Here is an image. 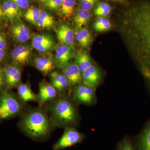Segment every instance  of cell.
<instances>
[{"instance_id": "4316f807", "label": "cell", "mask_w": 150, "mask_h": 150, "mask_svg": "<svg viewBox=\"0 0 150 150\" xmlns=\"http://www.w3.org/2000/svg\"><path fill=\"white\" fill-rule=\"evenodd\" d=\"M111 11V7L107 3L102 2L98 4L94 9V13L98 17L108 16Z\"/></svg>"}, {"instance_id": "f35d334b", "label": "cell", "mask_w": 150, "mask_h": 150, "mask_svg": "<svg viewBox=\"0 0 150 150\" xmlns=\"http://www.w3.org/2000/svg\"><path fill=\"white\" fill-rule=\"evenodd\" d=\"M1 29V25H0V29Z\"/></svg>"}, {"instance_id": "ab89813d", "label": "cell", "mask_w": 150, "mask_h": 150, "mask_svg": "<svg viewBox=\"0 0 150 150\" xmlns=\"http://www.w3.org/2000/svg\"><path fill=\"white\" fill-rule=\"evenodd\" d=\"M62 1H65V0H62Z\"/></svg>"}, {"instance_id": "4fadbf2b", "label": "cell", "mask_w": 150, "mask_h": 150, "mask_svg": "<svg viewBox=\"0 0 150 150\" xmlns=\"http://www.w3.org/2000/svg\"><path fill=\"white\" fill-rule=\"evenodd\" d=\"M83 82L86 85L96 87L102 80V73L96 65L93 64L82 73Z\"/></svg>"}, {"instance_id": "d6a6232c", "label": "cell", "mask_w": 150, "mask_h": 150, "mask_svg": "<svg viewBox=\"0 0 150 150\" xmlns=\"http://www.w3.org/2000/svg\"><path fill=\"white\" fill-rule=\"evenodd\" d=\"M7 44L5 35L3 32H0V49L4 50Z\"/></svg>"}, {"instance_id": "8992f818", "label": "cell", "mask_w": 150, "mask_h": 150, "mask_svg": "<svg viewBox=\"0 0 150 150\" xmlns=\"http://www.w3.org/2000/svg\"><path fill=\"white\" fill-rule=\"evenodd\" d=\"M95 87L83 83L76 86L73 92V99L76 103L91 105L96 101Z\"/></svg>"}, {"instance_id": "cb8c5ba5", "label": "cell", "mask_w": 150, "mask_h": 150, "mask_svg": "<svg viewBox=\"0 0 150 150\" xmlns=\"http://www.w3.org/2000/svg\"><path fill=\"white\" fill-rule=\"evenodd\" d=\"M139 146V150H150V123L140 137Z\"/></svg>"}, {"instance_id": "6da1fadb", "label": "cell", "mask_w": 150, "mask_h": 150, "mask_svg": "<svg viewBox=\"0 0 150 150\" xmlns=\"http://www.w3.org/2000/svg\"><path fill=\"white\" fill-rule=\"evenodd\" d=\"M119 32L150 84V1H140L128 11Z\"/></svg>"}, {"instance_id": "9a60e30c", "label": "cell", "mask_w": 150, "mask_h": 150, "mask_svg": "<svg viewBox=\"0 0 150 150\" xmlns=\"http://www.w3.org/2000/svg\"><path fill=\"white\" fill-rule=\"evenodd\" d=\"M11 33L14 40L17 42L25 43L30 37L29 29L24 23L21 21H16L11 27Z\"/></svg>"}, {"instance_id": "d6986e66", "label": "cell", "mask_w": 150, "mask_h": 150, "mask_svg": "<svg viewBox=\"0 0 150 150\" xmlns=\"http://www.w3.org/2000/svg\"><path fill=\"white\" fill-rule=\"evenodd\" d=\"M17 91L20 98L24 102L38 101V95L32 91L29 84H20Z\"/></svg>"}, {"instance_id": "e575fe53", "label": "cell", "mask_w": 150, "mask_h": 150, "mask_svg": "<svg viewBox=\"0 0 150 150\" xmlns=\"http://www.w3.org/2000/svg\"><path fill=\"white\" fill-rule=\"evenodd\" d=\"M5 17L4 11H3L2 4H1V2H0V21L3 20Z\"/></svg>"}, {"instance_id": "83f0119b", "label": "cell", "mask_w": 150, "mask_h": 150, "mask_svg": "<svg viewBox=\"0 0 150 150\" xmlns=\"http://www.w3.org/2000/svg\"><path fill=\"white\" fill-rule=\"evenodd\" d=\"M5 16L10 21H14L17 19L10 4V0H5L2 4Z\"/></svg>"}, {"instance_id": "277c9868", "label": "cell", "mask_w": 150, "mask_h": 150, "mask_svg": "<svg viewBox=\"0 0 150 150\" xmlns=\"http://www.w3.org/2000/svg\"><path fill=\"white\" fill-rule=\"evenodd\" d=\"M22 105L18 98L9 91L0 94V120L13 118L21 112Z\"/></svg>"}, {"instance_id": "603a6c76", "label": "cell", "mask_w": 150, "mask_h": 150, "mask_svg": "<svg viewBox=\"0 0 150 150\" xmlns=\"http://www.w3.org/2000/svg\"><path fill=\"white\" fill-rule=\"evenodd\" d=\"M76 5V0H65L63 2L59 9L60 14L65 18H70L74 12Z\"/></svg>"}, {"instance_id": "7c38bea8", "label": "cell", "mask_w": 150, "mask_h": 150, "mask_svg": "<svg viewBox=\"0 0 150 150\" xmlns=\"http://www.w3.org/2000/svg\"><path fill=\"white\" fill-rule=\"evenodd\" d=\"M58 91L51 84L43 81L39 84L38 102L39 106H41L47 101L56 99Z\"/></svg>"}, {"instance_id": "44dd1931", "label": "cell", "mask_w": 150, "mask_h": 150, "mask_svg": "<svg viewBox=\"0 0 150 150\" xmlns=\"http://www.w3.org/2000/svg\"><path fill=\"white\" fill-rule=\"evenodd\" d=\"M55 22L52 15L46 11H41V14L36 26L41 29H51L54 28Z\"/></svg>"}, {"instance_id": "60d3db41", "label": "cell", "mask_w": 150, "mask_h": 150, "mask_svg": "<svg viewBox=\"0 0 150 150\" xmlns=\"http://www.w3.org/2000/svg\"><path fill=\"white\" fill-rule=\"evenodd\" d=\"M30 1H32V0H30Z\"/></svg>"}, {"instance_id": "d590c367", "label": "cell", "mask_w": 150, "mask_h": 150, "mask_svg": "<svg viewBox=\"0 0 150 150\" xmlns=\"http://www.w3.org/2000/svg\"><path fill=\"white\" fill-rule=\"evenodd\" d=\"M5 56V51L4 50L0 49V63L2 62Z\"/></svg>"}, {"instance_id": "74e56055", "label": "cell", "mask_w": 150, "mask_h": 150, "mask_svg": "<svg viewBox=\"0 0 150 150\" xmlns=\"http://www.w3.org/2000/svg\"><path fill=\"white\" fill-rule=\"evenodd\" d=\"M115 1H121V0H115Z\"/></svg>"}, {"instance_id": "7a4b0ae2", "label": "cell", "mask_w": 150, "mask_h": 150, "mask_svg": "<svg viewBox=\"0 0 150 150\" xmlns=\"http://www.w3.org/2000/svg\"><path fill=\"white\" fill-rule=\"evenodd\" d=\"M52 125L46 112L40 108L27 112L20 122L23 133L32 140L40 142L49 137Z\"/></svg>"}, {"instance_id": "9c48e42d", "label": "cell", "mask_w": 150, "mask_h": 150, "mask_svg": "<svg viewBox=\"0 0 150 150\" xmlns=\"http://www.w3.org/2000/svg\"><path fill=\"white\" fill-rule=\"evenodd\" d=\"M74 56L72 46L60 44L55 50L54 61L56 67L63 69Z\"/></svg>"}, {"instance_id": "d4e9b609", "label": "cell", "mask_w": 150, "mask_h": 150, "mask_svg": "<svg viewBox=\"0 0 150 150\" xmlns=\"http://www.w3.org/2000/svg\"><path fill=\"white\" fill-rule=\"evenodd\" d=\"M41 12V11L37 7L28 8L24 13V18L32 24L36 25Z\"/></svg>"}, {"instance_id": "e0dca14e", "label": "cell", "mask_w": 150, "mask_h": 150, "mask_svg": "<svg viewBox=\"0 0 150 150\" xmlns=\"http://www.w3.org/2000/svg\"><path fill=\"white\" fill-rule=\"evenodd\" d=\"M75 38L81 47L88 48L92 42L93 37L91 33L85 27L75 28Z\"/></svg>"}, {"instance_id": "8d00e7d4", "label": "cell", "mask_w": 150, "mask_h": 150, "mask_svg": "<svg viewBox=\"0 0 150 150\" xmlns=\"http://www.w3.org/2000/svg\"><path fill=\"white\" fill-rule=\"evenodd\" d=\"M38 1H40V2L44 3L48 1H49V0H38Z\"/></svg>"}, {"instance_id": "5b68a950", "label": "cell", "mask_w": 150, "mask_h": 150, "mask_svg": "<svg viewBox=\"0 0 150 150\" xmlns=\"http://www.w3.org/2000/svg\"><path fill=\"white\" fill-rule=\"evenodd\" d=\"M85 139V136L74 127L65 128L61 138L53 146V150H62L80 144Z\"/></svg>"}, {"instance_id": "ac0fdd59", "label": "cell", "mask_w": 150, "mask_h": 150, "mask_svg": "<svg viewBox=\"0 0 150 150\" xmlns=\"http://www.w3.org/2000/svg\"><path fill=\"white\" fill-rule=\"evenodd\" d=\"M50 79L51 84L58 92L64 91L69 86L67 77L63 72H52L50 75Z\"/></svg>"}, {"instance_id": "3957f363", "label": "cell", "mask_w": 150, "mask_h": 150, "mask_svg": "<svg viewBox=\"0 0 150 150\" xmlns=\"http://www.w3.org/2000/svg\"><path fill=\"white\" fill-rule=\"evenodd\" d=\"M52 125L60 128L74 127L79 120L76 103L67 96L55 99L49 108Z\"/></svg>"}, {"instance_id": "ffe728a7", "label": "cell", "mask_w": 150, "mask_h": 150, "mask_svg": "<svg viewBox=\"0 0 150 150\" xmlns=\"http://www.w3.org/2000/svg\"><path fill=\"white\" fill-rule=\"evenodd\" d=\"M75 62L82 73L93 65L91 58L86 51H79L75 54Z\"/></svg>"}, {"instance_id": "2e32d148", "label": "cell", "mask_w": 150, "mask_h": 150, "mask_svg": "<svg viewBox=\"0 0 150 150\" xmlns=\"http://www.w3.org/2000/svg\"><path fill=\"white\" fill-rule=\"evenodd\" d=\"M34 66L39 71L46 75L53 72L56 65L52 55L45 54L35 58Z\"/></svg>"}, {"instance_id": "7402d4cb", "label": "cell", "mask_w": 150, "mask_h": 150, "mask_svg": "<svg viewBox=\"0 0 150 150\" xmlns=\"http://www.w3.org/2000/svg\"><path fill=\"white\" fill-rule=\"evenodd\" d=\"M91 16L88 11L81 9L78 11L74 18V22L75 26L77 27H85L90 21Z\"/></svg>"}, {"instance_id": "1f68e13d", "label": "cell", "mask_w": 150, "mask_h": 150, "mask_svg": "<svg viewBox=\"0 0 150 150\" xmlns=\"http://www.w3.org/2000/svg\"><path fill=\"white\" fill-rule=\"evenodd\" d=\"M15 3L21 8H28L29 6V0H11Z\"/></svg>"}, {"instance_id": "ba28073f", "label": "cell", "mask_w": 150, "mask_h": 150, "mask_svg": "<svg viewBox=\"0 0 150 150\" xmlns=\"http://www.w3.org/2000/svg\"><path fill=\"white\" fill-rule=\"evenodd\" d=\"M5 83L8 88L18 87L21 81V71L18 65L10 64L3 70Z\"/></svg>"}, {"instance_id": "836d02e7", "label": "cell", "mask_w": 150, "mask_h": 150, "mask_svg": "<svg viewBox=\"0 0 150 150\" xmlns=\"http://www.w3.org/2000/svg\"><path fill=\"white\" fill-rule=\"evenodd\" d=\"M4 83V79L3 71L0 70V89L2 88L3 86Z\"/></svg>"}, {"instance_id": "4dcf8cb0", "label": "cell", "mask_w": 150, "mask_h": 150, "mask_svg": "<svg viewBox=\"0 0 150 150\" xmlns=\"http://www.w3.org/2000/svg\"><path fill=\"white\" fill-rule=\"evenodd\" d=\"M118 150H134L131 142L128 139H126L121 142L119 145Z\"/></svg>"}, {"instance_id": "8fae6325", "label": "cell", "mask_w": 150, "mask_h": 150, "mask_svg": "<svg viewBox=\"0 0 150 150\" xmlns=\"http://www.w3.org/2000/svg\"><path fill=\"white\" fill-rule=\"evenodd\" d=\"M62 70L67 78L69 85L76 87L82 83V73L75 62H70Z\"/></svg>"}, {"instance_id": "f1b7e54d", "label": "cell", "mask_w": 150, "mask_h": 150, "mask_svg": "<svg viewBox=\"0 0 150 150\" xmlns=\"http://www.w3.org/2000/svg\"><path fill=\"white\" fill-rule=\"evenodd\" d=\"M62 3L63 1L62 0H49L44 3V6L49 9L56 11L59 10Z\"/></svg>"}, {"instance_id": "30bf717a", "label": "cell", "mask_w": 150, "mask_h": 150, "mask_svg": "<svg viewBox=\"0 0 150 150\" xmlns=\"http://www.w3.org/2000/svg\"><path fill=\"white\" fill-rule=\"evenodd\" d=\"M32 49L28 45H18L14 48L11 53V58L16 64L26 65L32 57Z\"/></svg>"}, {"instance_id": "52a82bcc", "label": "cell", "mask_w": 150, "mask_h": 150, "mask_svg": "<svg viewBox=\"0 0 150 150\" xmlns=\"http://www.w3.org/2000/svg\"><path fill=\"white\" fill-rule=\"evenodd\" d=\"M33 48L40 53H47L55 46V41L52 35L48 33L36 34L31 40Z\"/></svg>"}, {"instance_id": "f546056e", "label": "cell", "mask_w": 150, "mask_h": 150, "mask_svg": "<svg viewBox=\"0 0 150 150\" xmlns=\"http://www.w3.org/2000/svg\"><path fill=\"white\" fill-rule=\"evenodd\" d=\"M98 0H81L80 5L82 9L89 11L96 5Z\"/></svg>"}, {"instance_id": "484cf974", "label": "cell", "mask_w": 150, "mask_h": 150, "mask_svg": "<svg viewBox=\"0 0 150 150\" xmlns=\"http://www.w3.org/2000/svg\"><path fill=\"white\" fill-rule=\"evenodd\" d=\"M93 29L98 32H103L108 30L111 27V23L108 19L98 17L94 23Z\"/></svg>"}, {"instance_id": "5bb4252c", "label": "cell", "mask_w": 150, "mask_h": 150, "mask_svg": "<svg viewBox=\"0 0 150 150\" xmlns=\"http://www.w3.org/2000/svg\"><path fill=\"white\" fill-rule=\"evenodd\" d=\"M56 33L60 44L73 46L75 41V31L70 25L60 24L57 28Z\"/></svg>"}]
</instances>
